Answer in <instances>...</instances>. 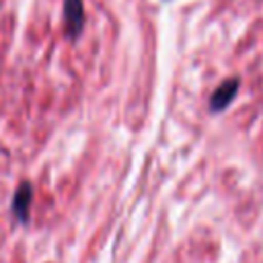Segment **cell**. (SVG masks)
<instances>
[{"instance_id": "6da1fadb", "label": "cell", "mask_w": 263, "mask_h": 263, "mask_svg": "<svg viewBox=\"0 0 263 263\" xmlns=\"http://www.w3.org/2000/svg\"><path fill=\"white\" fill-rule=\"evenodd\" d=\"M64 23L66 35L76 39L84 29V4L82 0H64Z\"/></svg>"}, {"instance_id": "7a4b0ae2", "label": "cell", "mask_w": 263, "mask_h": 263, "mask_svg": "<svg viewBox=\"0 0 263 263\" xmlns=\"http://www.w3.org/2000/svg\"><path fill=\"white\" fill-rule=\"evenodd\" d=\"M238 86H240V78H228V80H224L214 90V95L210 99V111H214V113L224 111L234 101V97L238 92Z\"/></svg>"}, {"instance_id": "3957f363", "label": "cell", "mask_w": 263, "mask_h": 263, "mask_svg": "<svg viewBox=\"0 0 263 263\" xmlns=\"http://www.w3.org/2000/svg\"><path fill=\"white\" fill-rule=\"evenodd\" d=\"M31 203H33V187L29 181H23L18 185V189L14 191V197H12V214L18 222L27 224L29 222V214H31Z\"/></svg>"}]
</instances>
